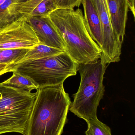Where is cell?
Returning <instances> with one entry per match:
<instances>
[{
	"label": "cell",
	"instance_id": "6da1fadb",
	"mask_svg": "<svg viewBox=\"0 0 135 135\" xmlns=\"http://www.w3.org/2000/svg\"><path fill=\"white\" fill-rule=\"evenodd\" d=\"M48 16L75 62L87 64L100 58L101 50L88 32L81 9H56Z\"/></svg>",
	"mask_w": 135,
	"mask_h": 135
},
{
	"label": "cell",
	"instance_id": "7a4b0ae2",
	"mask_svg": "<svg viewBox=\"0 0 135 135\" xmlns=\"http://www.w3.org/2000/svg\"><path fill=\"white\" fill-rule=\"evenodd\" d=\"M24 135H61L71 104L63 83L39 88Z\"/></svg>",
	"mask_w": 135,
	"mask_h": 135
},
{
	"label": "cell",
	"instance_id": "3957f363",
	"mask_svg": "<svg viewBox=\"0 0 135 135\" xmlns=\"http://www.w3.org/2000/svg\"><path fill=\"white\" fill-rule=\"evenodd\" d=\"M107 67L101 58L96 61L81 64L78 66L80 86L77 93L73 95V101L69 110L86 122L97 118V107L104 94L103 81Z\"/></svg>",
	"mask_w": 135,
	"mask_h": 135
},
{
	"label": "cell",
	"instance_id": "277c9868",
	"mask_svg": "<svg viewBox=\"0 0 135 135\" xmlns=\"http://www.w3.org/2000/svg\"><path fill=\"white\" fill-rule=\"evenodd\" d=\"M79 65L64 51L12 67L13 72L29 79L39 89L63 83L67 78L76 75Z\"/></svg>",
	"mask_w": 135,
	"mask_h": 135
},
{
	"label": "cell",
	"instance_id": "5b68a950",
	"mask_svg": "<svg viewBox=\"0 0 135 135\" xmlns=\"http://www.w3.org/2000/svg\"><path fill=\"white\" fill-rule=\"evenodd\" d=\"M37 94L0 83V135H25Z\"/></svg>",
	"mask_w": 135,
	"mask_h": 135
},
{
	"label": "cell",
	"instance_id": "8992f818",
	"mask_svg": "<svg viewBox=\"0 0 135 135\" xmlns=\"http://www.w3.org/2000/svg\"><path fill=\"white\" fill-rule=\"evenodd\" d=\"M39 44L31 27L21 18L0 29V50L31 49Z\"/></svg>",
	"mask_w": 135,
	"mask_h": 135
},
{
	"label": "cell",
	"instance_id": "52a82bcc",
	"mask_svg": "<svg viewBox=\"0 0 135 135\" xmlns=\"http://www.w3.org/2000/svg\"><path fill=\"white\" fill-rule=\"evenodd\" d=\"M96 8L101 23L103 44L100 58L107 65L120 60L122 45L113 32L108 13L100 0H93Z\"/></svg>",
	"mask_w": 135,
	"mask_h": 135
},
{
	"label": "cell",
	"instance_id": "ba28073f",
	"mask_svg": "<svg viewBox=\"0 0 135 135\" xmlns=\"http://www.w3.org/2000/svg\"><path fill=\"white\" fill-rule=\"evenodd\" d=\"M20 18L31 27L40 44L65 51L62 39L48 16L24 15Z\"/></svg>",
	"mask_w": 135,
	"mask_h": 135
},
{
	"label": "cell",
	"instance_id": "9c48e42d",
	"mask_svg": "<svg viewBox=\"0 0 135 135\" xmlns=\"http://www.w3.org/2000/svg\"><path fill=\"white\" fill-rule=\"evenodd\" d=\"M108 14L113 32L122 45L129 11L128 0H106Z\"/></svg>",
	"mask_w": 135,
	"mask_h": 135
},
{
	"label": "cell",
	"instance_id": "30bf717a",
	"mask_svg": "<svg viewBox=\"0 0 135 135\" xmlns=\"http://www.w3.org/2000/svg\"><path fill=\"white\" fill-rule=\"evenodd\" d=\"M82 4L84 8V17L86 28L92 38L101 49L103 39L100 19L97 9L93 0H82Z\"/></svg>",
	"mask_w": 135,
	"mask_h": 135
},
{
	"label": "cell",
	"instance_id": "8fae6325",
	"mask_svg": "<svg viewBox=\"0 0 135 135\" xmlns=\"http://www.w3.org/2000/svg\"><path fill=\"white\" fill-rule=\"evenodd\" d=\"M64 51H66L39 44L35 47L29 49L23 57L12 66L54 56Z\"/></svg>",
	"mask_w": 135,
	"mask_h": 135
},
{
	"label": "cell",
	"instance_id": "7c38bea8",
	"mask_svg": "<svg viewBox=\"0 0 135 135\" xmlns=\"http://www.w3.org/2000/svg\"><path fill=\"white\" fill-rule=\"evenodd\" d=\"M1 83L5 85L29 93L39 89L37 86L30 79L15 72H13L10 78Z\"/></svg>",
	"mask_w": 135,
	"mask_h": 135
},
{
	"label": "cell",
	"instance_id": "4fadbf2b",
	"mask_svg": "<svg viewBox=\"0 0 135 135\" xmlns=\"http://www.w3.org/2000/svg\"><path fill=\"white\" fill-rule=\"evenodd\" d=\"M15 6L12 0H6L0 6V29L20 19Z\"/></svg>",
	"mask_w": 135,
	"mask_h": 135
},
{
	"label": "cell",
	"instance_id": "5bb4252c",
	"mask_svg": "<svg viewBox=\"0 0 135 135\" xmlns=\"http://www.w3.org/2000/svg\"><path fill=\"white\" fill-rule=\"evenodd\" d=\"M29 49H4L0 50V64H14L20 59Z\"/></svg>",
	"mask_w": 135,
	"mask_h": 135
},
{
	"label": "cell",
	"instance_id": "9a60e30c",
	"mask_svg": "<svg viewBox=\"0 0 135 135\" xmlns=\"http://www.w3.org/2000/svg\"><path fill=\"white\" fill-rule=\"evenodd\" d=\"M88 128L86 135H111L110 128L102 123L97 118L86 121Z\"/></svg>",
	"mask_w": 135,
	"mask_h": 135
},
{
	"label": "cell",
	"instance_id": "2e32d148",
	"mask_svg": "<svg viewBox=\"0 0 135 135\" xmlns=\"http://www.w3.org/2000/svg\"><path fill=\"white\" fill-rule=\"evenodd\" d=\"M56 9L53 0H43L29 15L34 16L43 17L48 16Z\"/></svg>",
	"mask_w": 135,
	"mask_h": 135
},
{
	"label": "cell",
	"instance_id": "e0dca14e",
	"mask_svg": "<svg viewBox=\"0 0 135 135\" xmlns=\"http://www.w3.org/2000/svg\"><path fill=\"white\" fill-rule=\"evenodd\" d=\"M43 1L29 0L20 4L15 3L16 9L20 18L22 16L29 15L35 8Z\"/></svg>",
	"mask_w": 135,
	"mask_h": 135
},
{
	"label": "cell",
	"instance_id": "ac0fdd59",
	"mask_svg": "<svg viewBox=\"0 0 135 135\" xmlns=\"http://www.w3.org/2000/svg\"><path fill=\"white\" fill-rule=\"evenodd\" d=\"M56 9H74L79 7L82 0H53Z\"/></svg>",
	"mask_w": 135,
	"mask_h": 135
},
{
	"label": "cell",
	"instance_id": "d6986e66",
	"mask_svg": "<svg viewBox=\"0 0 135 135\" xmlns=\"http://www.w3.org/2000/svg\"><path fill=\"white\" fill-rule=\"evenodd\" d=\"M13 71V70L11 64H0V76L6 73Z\"/></svg>",
	"mask_w": 135,
	"mask_h": 135
},
{
	"label": "cell",
	"instance_id": "ffe728a7",
	"mask_svg": "<svg viewBox=\"0 0 135 135\" xmlns=\"http://www.w3.org/2000/svg\"><path fill=\"white\" fill-rule=\"evenodd\" d=\"M135 0H128L129 10L132 12L134 18H135Z\"/></svg>",
	"mask_w": 135,
	"mask_h": 135
},
{
	"label": "cell",
	"instance_id": "44dd1931",
	"mask_svg": "<svg viewBox=\"0 0 135 135\" xmlns=\"http://www.w3.org/2000/svg\"><path fill=\"white\" fill-rule=\"evenodd\" d=\"M100 1L101 2V3L104 6L105 9H106L107 12H108V5H107V1H106V0H100Z\"/></svg>",
	"mask_w": 135,
	"mask_h": 135
},
{
	"label": "cell",
	"instance_id": "7402d4cb",
	"mask_svg": "<svg viewBox=\"0 0 135 135\" xmlns=\"http://www.w3.org/2000/svg\"><path fill=\"white\" fill-rule=\"evenodd\" d=\"M13 3H16V4H20V3H24L27 1L29 0H12Z\"/></svg>",
	"mask_w": 135,
	"mask_h": 135
},
{
	"label": "cell",
	"instance_id": "603a6c76",
	"mask_svg": "<svg viewBox=\"0 0 135 135\" xmlns=\"http://www.w3.org/2000/svg\"><path fill=\"white\" fill-rule=\"evenodd\" d=\"M6 0H0V6L3 4Z\"/></svg>",
	"mask_w": 135,
	"mask_h": 135
}]
</instances>
